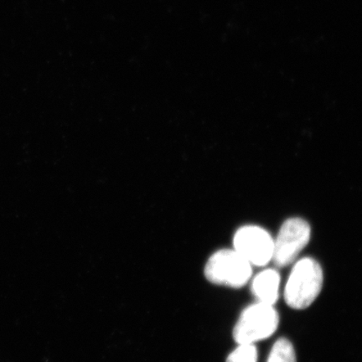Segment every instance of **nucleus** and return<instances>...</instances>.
Here are the masks:
<instances>
[{
	"label": "nucleus",
	"mask_w": 362,
	"mask_h": 362,
	"mask_svg": "<svg viewBox=\"0 0 362 362\" xmlns=\"http://www.w3.org/2000/svg\"><path fill=\"white\" fill-rule=\"evenodd\" d=\"M323 270L312 257H304L291 271L284 288V300L294 310H304L318 297L323 285Z\"/></svg>",
	"instance_id": "nucleus-1"
},
{
	"label": "nucleus",
	"mask_w": 362,
	"mask_h": 362,
	"mask_svg": "<svg viewBox=\"0 0 362 362\" xmlns=\"http://www.w3.org/2000/svg\"><path fill=\"white\" fill-rule=\"evenodd\" d=\"M206 278L212 284L230 288H242L250 279L252 264L236 250L223 249L207 261Z\"/></svg>",
	"instance_id": "nucleus-2"
},
{
	"label": "nucleus",
	"mask_w": 362,
	"mask_h": 362,
	"mask_svg": "<svg viewBox=\"0 0 362 362\" xmlns=\"http://www.w3.org/2000/svg\"><path fill=\"white\" fill-rule=\"evenodd\" d=\"M279 315L274 305L259 302L244 310L233 329L235 341L255 344L269 338L277 330Z\"/></svg>",
	"instance_id": "nucleus-3"
},
{
	"label": "nucleus",
	"mask_w": 362,
	"mask_h": 362,
	"mask_svg": "<svg viewBox=\"0 0 362 362\" xmlns=\"http://www.w3.org/2000/svg\"><path fill=\"white\" fill-rule=\"evenodd\" d=\"M311 229L307 221L291 218L285 221L274 241L272 261L278 268H284L297 259L310 239Z\"/></svg>",
	"instance_id": "nucleus-4"
},
{
	"label": "nucleus",
	"mask_w": 362,
	"mask_h": 362,
	"mask_svg": "<svg viewBox=\"0 0 362 362\" xmlns=\"http://www.w3.org/2000/svg\"><path fill=\"white\" fill-rule=\"evenodd\" d=\"M234 250L252 265L265 266L273 259L274 241L266 230L256 226L240 228L235 234Z\"/></svg>",
	"instance_id": "nucleus-5"
},
{
	"label": "nucleus",
	"mask_w": 362,
	"mask_h": 362,
	"mask_svg": "<svg viewBox=\"0 0 362 362\" xmlns=\"http://www.w3.org/2000/svg\"><path fill=\"white\" fill-rule=\"evenodd\" d=\"M280 276L274 269H265L256 276L252 291L259 302L274 305L279 298Z\"/></svg>",
	"instance_id": "nucleus-6"
},
{
	"label": "nucleus",
	"mask_w": 362,
	"mask_h": 362,
	"mask_svg": "<svg viewBox=\"0 0 362 362\" xmlns=\"http://www.w3.org/2000/svg\"><path fill=\"white\" fill-rule=\"evenodd\" d=\"M267 362H296V351L286 338H280L274 344Z\"/></svg>",
	"instance_id": "nucleus-7"
},
{
	"label": "nucleus",
	"mask_w": 362,
	"mask_h": 362,
	"mask_svg": "<svg viewBox=\"0 0 362 362\" xmlns=\"http://www.w3.org/2000/svg\"><path fill=\"white\" fill-rule=\"evenodd\" d=\"M226 362H257V350L255 344H240L228 356Z\"/></svg>",
	"instance_id": "nucleus-8"
}]
</instances>
